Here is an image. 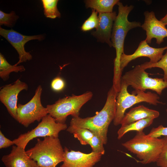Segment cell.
<instances>
[{
	"instance_id": "1",
	"label": "cell",
	"mask_w": 167,
	"mask_h": 167,
	"mask_svg": "<svg viewBox=\"0 0 167 167\" xmlns=\"http://www.w3.org/2000/svg\"><path fill=\"white\" fill-rule=\"evenodd\" d=\"M117 93L112 86L108 92L105 105L99 112L92 117H73L68 128L87 129L98 136L104 144H106L108 127L115 115Z\"/></svg>"
},
{
	"instance_id": "2",
	"label": "cell",
	"mask_w": 167,
	"mask_h": 167,
	"mask_svg": "<svg viewBox=\"0 0 167 167\" xmlns=\"http://www.w3.org/2000/svg\"><path fill=\"white\" fill-rule=\"evenodd\" d=\"M118 14L114 21L112 28L111 41L115 48L116 57L114 60L113 85L116 88L120 87L122 73L120 69V59L124 52L125 39L127 32L133 28L141 27V23L135 21L130 22L128 19V15L133 9L132 5L124 6L119 1L117 4Z\"/></svg>"
},
{
	"instance_id": "3",
	"label": "cell",
	"mask_w": 167,
	"mask_h": 167,
	"mask_svg": "<svg viewBox=\"0 0 167 167\" xmlns=\"http://www.w3.org/2000/svg\"><path fill=\"white\" fill-rule=\"evenodd\" d=\"M34 147L25 151L27 155L36 161L39 167H56L64 159V149L58 138L44 137L37 139Z\"/></svg>"
},
{
	"instance_id": "4",
	"label": "cell",
	"mask_w": 167,
	"mask_h": 167,
	"mask_svg": "<svg viewBox=\"0 0 167 167\" xmlns=\"http://www.w3.org/2000/svg\"><path fill=\"white\" fill-rule=\"evenodd\" d=\"M163 144V138L150 137L141 131L137 132L133 138L122 145L130 152L136 155L141 163L147 164L156 162Z\"/></svg>"
},
{
	"instance_id": "5",
	"label": "cell",
	"mask_w": 167,
	"mask_h": 167,
	"mask_svg": "<svg viewBox=\"0 0 167 167\" xmlns=\"http://www.w3.org/2000/svg\"><path fill=\"white\" fill-rule=\"evenodd\" d=\"M127 84L121 80L120 89L118 92L116 101V112L113 123L115 126L121 124L126 110L134 105L146 102L156 105L158 104H163L159 101L160 97L156 94L150 92H145L142 90L135 89L130 94L128 92Z\"/></svg>"
},
{
	"instance_id": "6",
	"label": "cell",
	"mask_w": 167,
	"mask_h": 167,
	"mask_svg": "<svg viewBox=\"0 0 167 167\" xmlns=\"http://www.w3.org/2000/svg\"><path fill=\"white\" fill-rule=\"evenodd\" d=\"M93 95L92 92L88 91L79 95L73 94L59 98L54 103L46 105L48 114L54 118L56 122L66 123L68 116L79 117L81 107L92 99Z\"/></svg>"
},
{
	"instance_id": "7",
	"label": "cell",
	"mask_w": 167,
	"mask_h": 167,
	"mask_svg": "<svg viewBox=\"0 0 167 167\" xmlns=\"http://www.w3.org/2000/svg\"><path fill=\"white\" fill-rule=\"evenodd\" d=\"M129 86L135 89L145 91L147 89L154 91L161 95L162 91L167 88V81L163 78H152L142 65H137L134 69L125 73L121 78Z\"/></svg>"
},
{
	"instance_id": "8",
	"label": "cell",
	"mask_w": 167,
	"mask_h": 167,
	"mask_svg": "<svg viewBox=\"0 0 167 167\" xmlns=\"http://www.w3.org/2000/svg\"><path fill=\"white\" fill-rule=\"evenodd\" d=\"M67 129V125L56 122L54 118L48 114L34 129L19 135L13 140L14 144L25 149L28 143L38 137L53 136L58 138L59 132Z\"/></svg>"
},
{
	"instance_id": "9",
	"label": "cell",
	"mask_w": 167,
	"mask_h": 167,
	"mask_svg": "<svg viewBox=\"0 0 167 167\" xmlns=\"http://www.w3.org/2000/svg\"><path fill=\"white\" fill-rule=\"evenodd\" d=\"M42 88L39 85L36 88L34 96L27 103L17 105V119L19 123L28 127L35 121L40 122L48 114L46 107L42 105L41 96Z\"/></svg>"
},
{
	"instance_id": "10",
	"label": "cell",
	"mask_w": 167,
	"mask_h": 167,
	"mask_svg": "<svg viewBox=\"0 0 167 167\" xmlns=\"http://www.w3.org/2000/svg\"><path fill=\"white\" fill-rule=\"evenodd\" d=\"M0 35L5 38L15 48L19 54V60L15 64L17 65L19 63L30 61L32 58L31 54L27 52L24 49V45L31 40H43L44 36L42 35L34 36L23 35L14 30L6 29L0 27Z\"/></svg>"
},
{
	"instance_id": "11",
	"label": "cell",
	"mask_w": 167,
	"mask_h": 167,
	"mask_svg": "<svg viewBox=\"0 0 167 167\" xmlns=\"http://www.w3.org/2000/svg\"><path fill=\"white\" fill-rule=\"evenodd\" d=\"M28 89L27 84L19 79L13 83L2 86L0 89V101L6 107L11 116L16 120L18 96L21 91H27Z\"/></svg>"
},
{
	"instance_id": "12",
	"label": "cell",
	"mask_w": 167,
	"mask_h": 167,
	"mask_svg": "<svg viewBox=\"0 0 167 167\" xmlns=\"http://www.w3.org/2000/svg\"><path fill=\"white\" fill-rule=\"evenodd\" d=\"M167 49V46L162 48H155L150 46L145 40L141 41L135 52L127 55L124 53L121 55L120 59V69L122 73L124 69L133 60L140 57L149 58L150 63H154L158 62L163 56L165 50Z\"/></svg>"
},
{
	"instance_id": "13",
	"label": "cell",
	"mask_w": 167,
	"mask_h": 167,
	"mask_svg": "<svg viewBox=\"0 0 167 167\" xmlns=\"http://www.w3.org/2000/svg\"><path fill=\"white\" fill-rule=\"evenodd\" d=\"M64 149V159L60 167H93L103 155L92 152L85 153L79 151H69L66 147Z\"/></svg>"
},
{
	"instance_id": "14",
	"label": "cell",
	"mask_w": 167,
	"mask_h": 167,
	"mask_svg": "<svg viewBox=\"0 0 167 167\" xmlns=\"http://www.w3.org/2000/svg\"><path fill=\"white\" fill-rule=\"evenodd\" d=\"M145 19L141 27L146 32L145 40L148 44L151 43L153 38L156 39V43L160 45L167 37V28L165 25L156 18L154 12L145 11L144 12Z\"/></svg>"
},
{
	"instance_id": "15",
	"label": "cell",
	"mask_w": 167,
	"mask_h": 167,
	"mask_svg": "<svg viewBox=\"0 0 167 167\" xmlns=\"http://www.w3.org/2000/svg\"><path fill=\"white\" fill-rule=\"evenodd\" d=\"M117 16L115 11L99 14L98 26L96 30L92 33L98 41L106 43L110 47L112 46L110 39L113 23Z\"/></svg>"
},
{
	"instance_id": "16",
	"label": "cell",
	"mask_w": 167,
	"mask_h": 167,
	"mask_svg": "<svg viewBox=\"0 0 167 167\" xmlns=\"http://www.w3.org/2000/svg\"><path fill=\"white\" fill-rule=\"evenodd\" d=\"M1 160L6 167H39L27 155L24 149L16 145L13 146L11 152L3 156Z\"/></svg>"
},
{
	"instance_id": "17",
	"label": "cell",
	"mask_w": 167,
	"mask_h": 167,
	"mask_svg": "<svg viewBox=\"0 0 167 167\" xmlns=\"http://www.w3.org/2000/svg\"><path fill=\"white\" fill-rule=\"evenodd\" d=\"M159 114L157 111L140 105L131 108L125 114L121 125V126L126 125L148 118L155 119L158 118Z\"/></svg>"
},
{
	"instance_id": "18",
	"label": "cell",
	"mask_w": 167,
	"mask_h": 167,
	"mask_svg": "<svg viewBox=\"0 0 167 167\" xmlns=\"http://www.w3.org/2000/svg\"><path fill=\"white\" fill-rule=\"evenodd\" d=\"M154 119L155 118H148L128 125L121 126L117 132L118 139H120L125 134L130 131H143L144 128L149 126L152 123Z\"/></svg>"
},
{
	"instance_id": "19",
	"label": "cell",
	"mask_w": 167,
	"mask_h": 167,
	"mask_svg": "<svg viewBox=\"0 0 167 167\" xmlns=\"http://www.w3.org/2000/svg\"><path fill=\"white\" fill-rule=\"evenodd\" d=\"M118 0H87L84 1L86 8H91L99 14L113 12V6Z\"/></svg>"
},
{
	"instance_id": "20",
	"label": "cell",
	"mask_w": 167,
	"mask_h": 167,
	"mask_svg": "<svg viewBox=\"0 0 167 167\" xmlns=\"http://www.w3.org/2000/svg\"><path fill=\"white\" fill-rule=\"evenodd\" d=\"M25 70L23 66L12 65L6 61L4 56L0 54V77L4 81H6L9 78V75L12 72H22Z\"/></svg>"
},
{
	"instance_id": "21",
	"label": "cell",
	"mask_w": 167,
	"mask_h": 167,
	"mask_svg": "<svg viewBox=\"0 0 167 167\" xmlns=\"http://www.w3.org/2000/svg\"><path fill=\"white\" fill-rule=\"evenodd\" d=\"M67 131L72 134L74 137L77 138L83 145L89 144L90 141L94 135V134L92 132L86 129L68 128Z\"/></svg>"
},
{
	"instance_id": "22",
	"label": "cell",
	"mask_w": 167,
	"mask_h": 167,
	"mask_svg": "<svg viewBox=\"0 0 167 167\" xmlns=\"http://www.w3.org/2000/svg\"><path fill=\"white\" fill-rule=\"evenodd\" d=\"M44 15L47 18H60L61 14L57 7L58 0H42Z\"/></svg>"
},
{
	"instance_id": "23",
	"label": "cell",
	"mask_w": 167,
	"mask_h": 167,
	"mask_svg": "<svg viewBox=\"0 0 167 167\" xmlns=\"http://www.w3.org/2000/svg\"><path fill=\"white\" fill-rule=\"evenodd\" d=\"M145 70L147 69L154 67H158L161 69L164 72L163 80L167 81V49L165 54L163 55L161 59L157 62L154 63H150L146 62L141 64Z\"/></svg>"
},
{
	"instance_id": "24",
	"label": "cell",
	"mask_w": 167,
	"mask_h": 167,
	"mask_svg": "<svg viewBox=\"0 0 167 167\" xmlns=\"http://www.w3.org/2000/svg\"><path fill=\"white\" fill-rule=\"evenodd\" d=\"M99 18L97 12L92 9L90 16L84 21L81 28L83 32L89 31L94 28H97L99 24Z\"/></svg>"
},
{
	"instance_id": "25",
	"label": "cell",
	"mask_w": 167,
	"mask_h": 167,
	"mask_svg": "<svg viewBox=\"0 0 167 167\" xmlns=\"http://www.w3.org/2000/svg\"><path fill=\"white\" fill-rule=\"evenodd\" d=\"M19 17L14 11L10 13H6L0 11V24L11 27L13 26Z\"/></svg>"
},
{
	"instance_id": "26",
	"label": "cell",
	"mask_w": 167,
	"mask_h": 167,
	"mask_svg": "<svg viewBox=\"0 0 167 167\" xmlns=\"http://www.w3.org/2000/svg\"><path fill=\"white\" fill-rule=\"evenodd\" d=\"M89 144L92 148V152L104 155L105 152L103 142L96 135H94L90 141Z\"/></svg>"
},
{
	"instance_id": "27",
	"label": "cell",
	"mask_w": 167,
	"mask_h": 167,
	"mask_svg": "<svg viewBox=\"0 0 167 167\" xmlns=\"http://www.w3.org/2000/svg\"><path fill=\"white\" fill-rule=\"evenodd\" d=\"M163 139V146L156 163L159 167H167V136H165Z\"/></svg>"
},
{
	"instance_id": "28",
	"label": "cell",
	"mask_w": 167,
	"mask_h": 167,
	"mask_svg": "<svg viewBox=\"0 0 167 167\" xmlns=\"http://www.w3.org/2000/svg\"><path fill=\"white\" fill-rule=\"evenodd\" d=\"M65 85V81L60 76H57L54 78L51 81L50 84L51 89L56 92H59L63 90Z\"/></svg>"
},
{
	"instance_id": "29",
	"label": "cell",
	"mask_w": 167,
	"mask_h": 167,
	"mask_svg": "<svg viewBox=\"0 0 167 167\" xmlns=\"http://www.w3.org/2000/svg\"><path fill=\"white\" fill-rule=\"evenodd\" d=\"M166 112L167 113V109ZM147 135L154 138H158L161 136H167V127L160 125L156 128H153Z\"/></svg>"
},
{
	"instance_id": "30",
	"label": "cell",
	"mask_w": 167,
	"mask_h": 167,
	"mask_svg": "<svg viewBox=\"0 0 167 167\" xmlns=\"http://www.w3.org/2000/svg\"><path fill=\"white\" fill-rule=\"evenodd\" d=\"M14 144V142L6 138L2 131H0V148H7Z\"/></svg>"
},
{
	"instance_id": "31",
	"label": "cell",
	"mask_w": 167,
	"mask_h": 167,
	"mask_svg": "<svg viewBox=\"0 0 167 167\" xmlns=\"http://www.w3.org/2000/svg\"><path fill=\"white\" fill-rule=\"evenodd\" d=\"M165 25H167V14L160 20Z\"/></svg>"
}]
</instances>
